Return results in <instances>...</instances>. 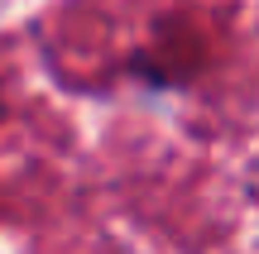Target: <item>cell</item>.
<instances>
[{
  "label": "cell",
  "instance_id": "6da1fadb",
  "mask_svg": "<svg viewBox=\"0 0 259 254\" xmlns=\"http://www.w3.org/2000/svg\"><path fill=\"white\" fill-rule=\"evenodd\" d=\"M125 82L139 86V91H149V96H168V91H183L187 86V72L168 67L163 58H154L149 48H135V53L125 58Z\"/></svg>",
  "mask_w": 259,
  "mask_h": 254
},
{
  "label": "cell",
  "instance_id": "7a4b0ae2",
  "mask_svg": "<svg viewBox=\"0 0 259 254\" xmlns=\"http://www.w3.org/2000/svg\"><path fill=\"white\" fill-rule=\"evenodd\" d=\"M10 115V101H5V86H0V120Z\"/></svg>",
  "mask_w": 259,
  "mask_h": 254
}]
</instances>
